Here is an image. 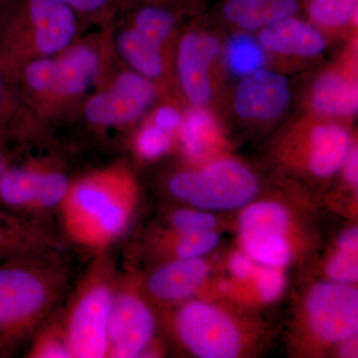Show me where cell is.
<instances>
[{
	"mask_svg": "<svg viewBox=\"0 0 358 358\" xmlns=\"http://www.w3.org/2000/svg\"><path fill=\"white\" fill-rule=\"evenodd\" d=\"M179 129L186 154L194 159L203 157L217 145L219 131L216 122L208 112L200 107L186 113Z\"/></svg>",
	"mask_w": 358,
	"mask_h": 358,
	"instance_id": "cell-21",
	"label": "cell"
},
{
	"mask_svg": "<svg viewBox=\"0 0 358 358\" xmlns=\"http://www.w3.org/2000/svg\"><path fill=\"white\" fill-rule=\"evenodd\" d=\"M20 96L8 75L0 67V136L7 134L15 128L20 120Z\"/></svg>",
	"mask_w": 358,
	"mask_h": 358,
	"instance_id": "cell-28",
	"label": "cell"
},
{
	"mask_svg": "<svg viewBox=\"0 0 358 358\" xmlns=\"http://www.w3.org/2000/svg\"><path fill=\"white\" fill-rule=\"evenodd\" d=\"M289 101L288 81L273 71L260 69L245 76L238 85L234 107L244 119L270 121L286 110Z\"/></svg>",
	"mask_w": 358,
	"mask_h": 358,
	"instance_id": "cell-11",
	"label": "cell"
},
{
	"mask_svg": "<svg viewBox=\"0 0 358 358\" xmlns=\"http://www.w3.org/2000/svg\"><path fill=\"white\" fill-rule=\"evenodd\" d=\"M259 188L255 174L232 159L217 160L199 171H180L169 182L174 197L208 211L242 208L255 199Z\"/></svg>",
	"mask_w": 358,
	"mask_h": 358,
	"instance_id": "cell-5",
	"label": "cell"
},
{
	"mask_svg": "<svg viewBox=\"0 0 358 358\" xmlns=\"http://www.w3.org/2000/svg\"><path fill=\"white\" fill-rule=\"evenodd\" d=\"M13 2L14 0H0V20Z\"/></svg>",
	"mask_w": 358,
	"mask_h": 358,
	"instance_id": "cell-41",
	"label": "cell"
},
{
	"mask_svg": "<svg viewBox=\"0 0 358 358\" xmlns=\"http://www.w3.org/2000/svg\"><path fill=\"white\" fill-rule=\"evenodd\" d=\"M155 98V88L150 79L134 71L122 72L106 90L90 96L83 115L94 126H124L140 119Z\"/></svg>",
	"mask_w": 358,
	"mask_h": 358,
	"instance_id": "cell-8",
	"label": "cell"
},
{
	"mask_svg": "<svg viewBox=\"0 0 358 358\" xmlns=\"http://www.w3.org/2000/svg\"><path fill=\"white\" fill-rule=\"evenodd\" d=\"M71 183L66 173L46 164L8 166L0 178V204L20 214L59 209Z\"/></svg>",
	"mask_w": 358,
	"mask_h": 358,
	"instance_id": "cell-7",
	"label": "cell"
},
{
	"mask_svg": "<svg viewBox=\"0 0 358 358\" xmlns=\"http://www.w3.org/2000/svg\"><path fill=\"white\" fill-rule=\"evenodd\" d=\"M230 289V285L228 282H223L220 284V289L223 292H227Z\"/></svg>",
	"mask_w": 358,
	"mask_h": 358,
	"instance_id": "cell-42",
	"label": "cell"
},
{
	"mask_svg": "<svg viewBox=\"0 0 358 358\" xmlns=\"http://www.w3.org/2000/svg\"><path fill=\"white\" fill-rule=\"evenodd\" d=\"M313 107L331 117L355 115L358 108L357 82L338 71H329L317 78L312 91Z\"/></svg>",
	"mask_w": 358,
	"mask_h": 358,
	"instance_id": "cell-18",
	"label": "cell"
},
{
	"mask_svg": "<svg viewBox=\"0 0 358 358\" xmlns=\"http://www.w3.org/2000/svg\"><path fill=\"white\" fill-rule=\"evenodd\" d=\"M245 253L256 263L282 268L292 258V250L285 235L241 238Z\"/></svg>",
	"mask_w": 358,
	"mask_h": 358,
	"instance_id": "cell-22",
	"label": "cell"
},
{
	"mask_svg": "<svg viewBox=\"0 0 358 358\" xmlns=\"http://www.w3.org/2000/svg\"><path fill=\"white\" fill-rule=\"evenodd\" d=\"M343 345L341 346V355H345V357H355V353L357 355V336L355 338L348 339L343 341Z\"/></svg>",
	"mask_w": 358,
	"mask_h": 358,
	"instance_id": "cell-39",
	"label": "cell"
},
{
	"mask_svg": "<svg viewBox=\"0 0 358 358\" xmlns=\"http://www.w3.org/2000/svg\"><path fill=\"white\" fill-rule=\"evenodd\" d=\"M266 1L267 0H227L223 7L224 17L238 24Z\"/></svg>",
	"mask_w": 358,
	"mask_h": 358,
	"instance_id": "cell-35",
	"label": "cell"
},
{
	"mask_svg": "<svg viewBox=\"0 0 358 358\" xmlns=\"http://www.w3.org/2000/svg\"><path fill=\"white\" fill-rule=\"evenodd\" d=\"M4 138H6L0 136V178L6 171L7 166H9L8 157H7L6 148H4Z\"/></svg>",
	"mask_w": 358,
	"mask_h": 358,
	"instance_id": "cell-40",
	"label": "cell"
},
{
	"mask_svg": "<svg viewBox=\"0 0 358 358\" xmlns=\"http://www.w3.org/2000/svg\"><path fill=\"white\" fill-rule=\"evenodd\" d=\"M67 282L58 251L0 264V355L46 320Z\"/></svg>",
	"mask_w": 358,
	"mask_h": 358,
	"instance_id": "cell-2",
	"label": "cell"
},
{
	"mask_svg": "<svg viewBox=\"0 0 358 358\" xmlns=\"http://www.w3.org/2000/svg\"><path fill=\"white\" fill-rule=\"evenodd\" d=\"M259 40L268 51L303 57L319 55L326 47L324 37L313 26L292 16L262 28Z\"/></svg>",
	"mask_w": 358,
	"mask_h": 358,
	"instance_id": "cell-16",
	"label": "cell"
},
{
	"mask_svg": "<svg viewBox=\"0 0 358 358\" xmlns=\"http://www.w3.org/2000/svg\"><path fill=\"white\" fill-rule=\"evenodd\" d=\"M176 329L187 350L201 358H233L242 336L229 315L211 303L190 301L178 310Z\"/></svg>",
	"mask_w": 358,
	"mask_h": 358,
	"instance_id": "cell-6",
	"label": "cell"
},
{
	"mask_svg": "<svg viewBox=\"0 0 358 358\" xmlns=\"http://www.w3.org/2000/svg\"><path fill=\"white\" fill-rule=\"evenodd\" d=\"M181 117L178 110L169 106L159 108L157 114L155 115L154 122L152 124L157 128L166 131V133H173L174 131L179 129L181 124Z\"/></svg>",
	"mask_w": 358,
	"mask_h": 358,
	"instance_id": "cell-36",
	"label": "cell"
},
{
	"mask_svg": "<svg viewBox=\"0 0 358 358\" xmlns=\"http://www.w3.org/2000/svg\"><path fill=\"white\" fill-rule=\"evenodd\" d=\"M155 334L152 308L129 287L115 289L108 326L107 357L133 358L147 352Z\"/></svg>",
	"mask_w": 358,
	"mask_h": 358,
	"instance_id": "cell-10",
	"label": "cell"
},
{
	"mask_svg": "<svg viewBox=\"0 0 358 358\" xmlns=\"http://www.w3.org/2000/svg\"><path fill=\"white\" fill-rule=\"evenodd\" d=\"M225 58L228 68L242 76L262 69L266 62L262 45L248 35L233 37L226 47Z\"/></svg>",
	"mask_w": 358,
	"mask_h": 358,
	"instance_id": "cell-23",
	"label": "cell"
},
{
	"mask_svg": "<svg viewBox=\"0 0 358 358\" xmlns=\"http://www.w3.org/2000/svg\"><path fill=\"white\" fill-rule=\"evenodd\" d=\"M173 16L162 7H143L134 17V29L162 46L173 31Z\"/></svg>",
	"mask_w": 358,
	"mask_h": 358,
	"instance_id": "cell-25",
	"label": "cell"
},
{
	"mask_svg": "<svg viewBox=\"0 0 358 358\" xmlns=\"http://www.w3.org/2000/svg\"><path fill=\"white\" fill-rule=\"evenodd\" d=\"M55 57L57 75L53 106L81 98L102 73V54L90 42H74Z\"/></svg>",
	"mask_w": 358,
	"mask_h": 358,
	"instance_id": "cell-13",
	"label": "cell"
},
{
	"mask_svg": "<svg viewBox=\"0 0 358 358\" xmlns=\"http://www.w3.org/2000/svg\"><path fill=\"white\" fill-rule=\"evenodd\" d=\"M345 176L348 183L352 185H357L358 181V152L357 148H352L345 164Z\"/></svg>",
	"mask_w": 358,
	"mask_h": 358,
	"instance_id": "cell-38",
	"label": "cell"
},
{
	"mask_svg": "<svg viewBox=\"0 0 358 358\" xmlns=\"http://www.w3.org/2000/svg\"><path fill=\"white\" fill-rule=\"evenodd\" d=\"M306 312L313 334L324 343H343L357 336L358 292L352 285H315L306 299Z\"/></svg>",
	"mask_w": 358,
	"mask_h": 358,
	"instance_id": "cell-9",
	"label": "cell"
},
{
	"mask_svg": "<svg viewBox=\"0 0 358 358\" xmlns=\"http://www.w3.org/2000/svg\"><path fill=\"white\" fill-rule=\"evenodd\" d=\"M115 44L122 58L134 72L148 79L162 76L164 70L162 45L148 38L133 26L117 34Z\"/></svg>",
	"mask_w": 358,
	"mask_h": 358,
	"instance_id": "cell-19",
	"label": "cell"
},
{
	"mask_svg": "<svg viewBox=\"0 0 358 358\" xmlns=\"http://www.w3.org/2000/svg\"><path fill=\"white\" fill-rule=\"evenodd\" d=\"M220 51L218 40L200 33L186 34L178 50L179 82L190 102L203 107L212 96L209 68Z\"/></svg>",
	"mask_w": 358,
	"mask_h": 358,
	"instance_id": "cell-12",
	"label": "cell"
},
{
	"mask_svg": "<svg viewBox=\"0 0 358 358\" xmlns=\"http://www.w3.org/2000/svg\"><path fill=\"white\" fill-rule=\"evenodd\" d=\"M53 235L32 220L0 208V264L59 251Z\"/></svg>",
	"mask_w": 358,
	"mask_h": 358,
	"instance_id": "cell-14",
	"label": "cell"
},
{
	"mask_svg": "<svg viewBox=\"0 0 358 358\" xmlns=\"http://www.w3.org/2000/svg\"><path fill=\"white\" fill-rule=\"evenodd\" d=\"M256 262L246 253H236L230 260L231 272L240 280H247L254 275L256 271Z\"/></svg>",
	"mask_w": 358,
	"mask_h": 358,
	"instance_id": "cell-37",
	"label": "cell"
},
{
	"mask_svg": "<svg viewBox=\"0 0 358 358\" xmlns=\"http://www.w3.org/2000/svg\"><path fill=\"white\" fill-rule=\"evenodd\" d=\"M28 357L34 358H69L63 326L52 324L40 331L30 346Z\"/></svg>",
	"mask_w": 358,
	"mask_h": 358,
	"instance_id": "cell-29",
	"label": "cell"
},
{
	"mask_svg": "<svg viewBox=\"0 0 358 358\" xmlns=\"http://www.w3.org/2000/svg\"><path fill=\"white\" fill-rule=\"evenodd\" d=\"M69 6L78 16L98 17L110 10L115 4V0H61Z\"/></svg>",
	"mask_w": 358,
	"mask_h": 358,
	"instance_id": "cell-34",
	"label": "cell"
},
{
	"mask_svg": "<svg viewBox=\"0 0 358 358\" xmlns=\"http://www.w3.org/2000/svg\"><path fill=\"white\" fill-rule=\"evenodd\" d=\"M254 277L257 289L264 301L271 303L281 296L286 285L282 268L261 266L256 268Z\"/></svg>",
	"mask_w": 358,
	"mask_h": 358,
	"instance_id": "cell-33",
	"label": "cell"
},
{
	"mask_svg": "<svg viewBox=\"0 0 358 358\" xmlns=\"http://www.w3.org/2000/svg\"><path fill=\"white\" fill-rule=\"evenodd\" d=\"M289 223L288 210L277 202L246 205L240 214V238L285 235Z\"/></svg>",
	"mask_w": 358,
	"mask_h": 358,
	"instance_id": "cell-20",
	"label": "cell"
},
{
	"mask_svg": "<svg viewBox=\"0 0 358 358\" xmlns=\"http://www.w3.org/2000/svg\"><path fill=\"white\" fill-rule=\"evenodd\" d=\"M219 240V235L213 230L176 234L173 253L176 259L201 258V256L216 248Z\"/></svg>",
	"mask_w": 358,
	"mask_h": 358,
	"instance_id": "cell-27",
	"label": "cell"
},
{
	"mask_svg": "<svg viewBox=\"0 0 358 358\" xmlns=\"http://www.w3.org/2000/svg\"><path fill=\"white\" fill-rule=\"evenodd\" d=\"M209 266L201 258L176 259L155 270L148 278V293L164 303L190 298L203 284Z\"/></svg>",
	"mask_w": 358,
	"mask_h": 358,
	"instance_id": "cell-15",
	"label": "cell"
},
{
	"mask_svg": "<svg viewBox=\"0 0 358 358\" xmlns=\"http://www.w3.org/2000/svg\"><path fill=\"white\" fill-rule=\"evenodd\" d=\"M115 286L105 265L85 278L63 326L69 358L107 357L108 326Z\"/></svg>",
	"mask_w": 358,
	"mask_h": 358,
	"instance_id": "cell-4",
	"label": "cell"
},
{
	"mask_svg": "<svg viewBox=\"0 0 358 358\" xmlns=\"http://www.w3.org/2000/svg\"><path fill=\"white\" fill-rule=\"evenodd\" d=\"M78 15L61 0H14L0 20V67L13 78L28 61L74 43Z\"/></svg>",
	"mask_w": 358,
	"mask_h": 358,
	"instance_id": "cell-3",
	"label": "cell"
},
{
	"mask_svg": "<svg viewBox=\"0 0 358 358\" xmlns=\"http://www.w3.org/2000/svg\"><path fill=\"white\" fill-rule=\"evenodd\" d=\"M136 147L138 154L145 159H157L171 148V134L162 131L154 124H147L138 134Z\"/></svg>",
	"mask_w": 358,
	"mask_h": 358,
	"instance_id": "cell-30",
	"label": "cell"
},
{
	"mask_svg": "<svg viewBox=\"0 0 358 358\" xmlns=\"http://www.w3.org/2000/svg\"><path fill=\"white\" fill-rule=\"evenodd\" d=\"M299 8L298 0H267L237 25L246 30H256L291 17Z\"/></svg>",
	"mask_w": 358,
	"mask_h": 358,
	"instance_id": "cell-26",
	"label": "cell"
},
{
	"mask_svg": "<svg viewBox=\"0 0 358 358\" xmlns=\"http://www.w3.org/2000/svg\"><path fill=\"white\" fill-rule=\"evenodd\" d=\"M345 129L334 124L315 126L310 134L308 167L315 176L327 178L343 167L352 150Z\"/></svg>",
	"mask_w": 358,
	"mask_h": 358,
	"instance_id": "cell-17",
	"label": "cell"
},
{
	"mask_svg": "<svg viewBox=\"0 0 358 358\" xmlns=\"http://www.w3.org/2000/svg\"><path fill=\"white\" fill-rule=\"evenodd\" d=\"M358 250L336 248L329 259L327 273L331 281L352 285L358 281Z\"/></svg>",
	"mask_w": 358,
	"mask_h": 358,
	"instance_id": "cell-31",
	"label": "cell"
},
{
	"mask_svg": "<svg viewBox=\"0 0 358 358\" xmlns=\"http://www.w3.org/2000/svg\"><path fill=\"white\" fill-rule=\"evenodd\" d=\"M136 199V181L126 166L86 174L71 183L59 208L66 234L79 246L103 251L128 227Z\"/></svg>",
	"mask_w": 358,
	"mask_h": 358,
	"instance_id": "cell-1",
	"label": "cell"
},
{
	"mask_svg": "<svg viewBox=\"0 0 358 358\" xmlns=\"http://www.w3.org/2000/svg\"><path fill=\"white\" fill-rule=\"evenodd\" d=\"M358 0H310L308 13L317 24L343 27L357 17Z\"/></svg>",
	"mask_w": 358,
	"mask_h": 358,
	"instance_id": "cell-24",
	"label": "cell"
},
{
	"mask_svg": "<svg viewBox=\"0 0 358 358\" xmlns=\"http://www.w3.org/2000/svg\"><path fill=\"white\" fill-rule=\"evenodd\" d=\"M174 234H188L213 230L216 225L215 216L204 211L181 209L174 212L171 218Z\"/></svg>",
	"mask_w": 358,
	"mask_h": 358,
	"instance_id": "cell-32",
	"label": "cell"
}]
</instances>
